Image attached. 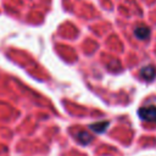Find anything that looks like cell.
<instances>
[{
    "instance_id": "277c9868",
    "label": "cell",
    "mask_w": 156,
    "mask_h": 156,
    "mask_svg": "<svg viewBox=\"0 0 156 156\" xmlns=\"http://www.w3.org/2000/svg\"><path fill=\"white\" fill-rule=\"evenodd\" d=\"M108 124H110V123H108L107 121H102V122H96V123L90 124L89 128H90L93 132H95V133H104L105 129L108 127Z\"/></svg>"
},
{
    "instance_id": "6da1fadb",
    "label": "cell",
    "mask_w": 156,
    "mask_h": 156,
    "mask_svg": "<svg viewBox=\"0 0 156 156\" xmlns=\"http://www.w3.org/2000/svg\"><path fill=\"white\" fill-rule=\"evenodd\" d=\"M138 115L145 122L156 123V106H145V107H141V108H139Z\"/></svg>"
},
{
    "instance_id": "7a4b0ae2",
    "label": "cell",
    "mask_w": 156,
    "mask_h": 156,
    "mask_svg": "<svg viewBox=\"0 0 156 156\" xmlns=\"http://www.w3.org/2000/svg\"><path fill=\"white\" fill-rule=\"evenodd\" d=\"M140 77L145 80H152L156 77V69L152 66H146L140 69Z\"/></svg>"
},
{
    "instance_id": "3957f363",
    "label": "cell",
    "mask_w": 156,
    "mask_h": 156,
    "mask_svg": "<svg viewBox=\"0 0 156 156\" xmlns=\"http://www.w3.org/2000/svg\"><path fill=\"white\" fill-rule=\"evenodd\" d=\"M150 33H151L150 28H149V27H145V26H139V27H136V28L134 29V35H135L138 39H140V40L147 39V38L150 37Z\"/></svg>"
},
{
    "instance_id": "5b68a950",
    "label": "cell",
    "mask_w": 156,
    "mask_h": 156,
    "mask_svg": "<svg viewBox=\"0 0 156 156\" xmlns=\"http://www.w3.org/2000/svg\"><path fill=\"white\" fill-rule=\"evenodd\" d=\"M76 139H77L80 144L87 145V144H89V143L93 140V136H91L88 132H79V133L76 134Z\"/></svg>"
}]
</instances>
